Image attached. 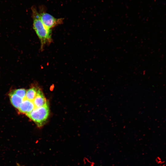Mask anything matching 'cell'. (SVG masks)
Returning <instances> with one entry per match:
<instances>
[{"label":"cell","mask_w":166,"mask_h":166,"mask_svg":"<svg viewBox=\"0 0 166 166\" xmlns=\"http://www.w3.org/2000/svg\"><path fill=\"white\" fill-rule=\"evenodd\" d=\"M9 96L12 105L15 108L18 109L22 102L23 99L15 94L13 92L10 93Z\"/></svg>","instance_id":"obj_6"},{"label":"cell","mask_w":166,"mask_h":166,"mask_svg":"<svg viewBox=\"0 0 166 166\" xmlns=\"http://www.w3.org/2000/svg\"><path fill=\"white\" fill-rule=\"evenodd\" d=\"M18 166H20L19 165H18Z\"/></svg>","instance_id":"obj_9"},{"label":"cell","mask_w":166,"mask_h":166,"mask_svg":"<svg viewBox=\"0 0 166 166\" xmlns=\"http://www.w3.org/2000/svg\"><path fill=\"white\" fill-rule=\"evenodd\" d=\"M35 108L33 101L25 98L18 109L20 113L26 114L31 112Z\"/></svg>","instance_id":"obj_4"},{"label":"cell","mask_w":166,"mask_h":166,"mask_svg":"<svg viewBox=\"0 0 166 166\" xmlns=\"http://www.w3.org/2000/svg\"><path fill=\"white\" fill-rule=\"evenodd\" d=\"M49 115V107L48 102L45 105L35 108L27 116L39 127L42 126L46 121Z\"/></svg>","instance_id":"obj_2"},{"label":"cell","mask_w":166,"mask_h":166,"mask_svg":"<svg viewBox=\"0 0 166 166\" xmlns=\"http://www.w3.org/2000/svg\"><path fill=\"white\" fill-rule=\"evenodd\" d=\"M15 94L23 99L25 98L26 90L24 89H19L13 91Z\"/></svg>","instance_id":"obj_8"},{"label":"cell","mask_w":166,"mask_h":166,"mask_svg":"<svg viewBox=\"0 0 166 166\" xmlns=\"http://www.w3.org/2000/svg\"><path fill=\"white\" fill-rule=\"evenodd\" d=\"M37 91V89L34 87L30 88L26 92L25 98L33 101L36 96Z\"/></svg>","instance_id":"obj_7"},{"label":"cell","mask_w":166,"mask_h":166,"mask_svg":"<svg viewBox=\"0 0 166 166\" xmlns=\"http://www.w3.org/2000/svg\"><path fill=\"white\" fill-rule=\"evenodd\" d=\"M42 22L45 27L47 29H51L63 23V18H56L46 12L44 8L41 6L39 12Z\"/></svg>","instance_id":"obj_3"},{"label":"cell","mask_w":166,"mask_h":166,"mask_svg":"<svg viewBox=\"0 0 166 166\" xmlns=\"http://www.w3.org/2000/svg\"><path fill=\"white\" fill-rule=\"evenodd\" d=\"M33 102L35 108L43 106L48 103L43 93L40 89H38L36 96Z\"/></svg>","instance_id":"obj_5"},{"label":"cell","mask_w":166,"mask_h":166,"mask_svg":"<svg viewBox=\"0 0 166 166\" xmlns=\"http://www.w3.org/2000/svg\"><path fill=\"white\" fill-rule=\"evenodd\" d=\"M33 20V28L38 36L41 44V49L42 51L46 45H49L53 41L52 30L47 29L40 18L39 12L35 6L31 7Z\"/></svg>","instance_id":"obj_1"}]
</instances>
